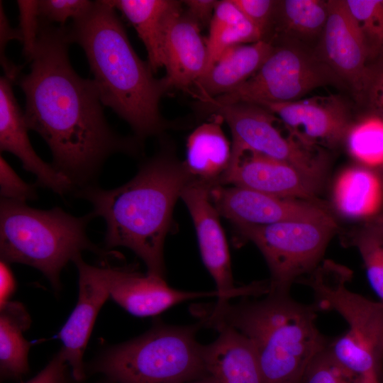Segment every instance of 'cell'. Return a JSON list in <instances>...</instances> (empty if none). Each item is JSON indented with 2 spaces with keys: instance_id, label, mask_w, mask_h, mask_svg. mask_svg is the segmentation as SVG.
<instances>
[{
  "instance_id": "obj_1",
  "label": "cell",
  "mask_w": 383,
  "mask_h": 383,
  "mask_svg": "<svg viewBox=\"0 0 383 383\" xmlns=\"http://www.w3.org/2000/svg\"><path fill=\"white\" fill-rule=\"evenodd\" d=\"M67 26L40 18L28 73L18 80L25 96L26 121L48 145L52 165L74 191L92 185L108 157L136 154L138 138L117 134L109 125L92 79L79 76L68 55Z\"/></svg>"
},
{
  "instance_id": "obj_2",
  "label": "cell",
  "mask_w": 383,
  "mask_h": 383,
  "mask_svg": "<svg viewBox=\"0 0 383 383\" xmlns=\"http://www.w3.org/2000/svg\"><path fill=\"white\" fill-rule=\"evenodd\" d=\"M195 178L184 162L162 149L144 162L126 184L112 189L89 185L74 191L88 201L106 225V247H125L145 264L148 273L164 278L163 248L174 204Z\"/></svg>"
},
{
  "instance_id": "obj_3",
  "label": "cell",
  "mask_w": 383,
  "mask_h": 383,
  "mask_svg": "<svg viewBox=\"0 0 383 383\" xmlns=\"http://www.w3.org/2000/svg\"><path fill=\"white\" fill-rule=\"evenodd\" d=\"M116 11L108 0L94 1L67 26V35L84 52L102 104L128 123L140 140L165 129L159 104L170 89L137 55Z\"/></svg>"
},
{
  "instance_id": "obj_4",
  "label": "cell",
  "mask_w": 383,
  "mask_h": 383,
  "mask_svg": "<svg viewBox=\"0 0 383 383\" xmlns=\"http://www.w3.org/2000/svg\"><path fill=\"white\" fill-rule=\"evenodd\" d=\"M201 326H228L250 342L264 383H301L313 357L329 344L318 329L316 302L304 304L289 294L268 293L261 300L196 305Z\"/></svg>"
},
{
  "instance_id": "obj_5",
  "label": "cell",
  "mask_w": 383,
  "mask_h": 383,
  "mask_svg": "<svg viewBox=\"0 0 383 383\" xmlns=\"http://www.w3.org/2000/svg\"><path fill=\"white\" fill-rule=\"evenodd\" d=\"M93 218L92 212L77 217L60 207L42 210L1 198V260L38 270L59 289L60 272L68 262L84 250L101 252L86 233Z\"/></svg>"
},
{
  "instance_id": "obj_6",
  "label": "cell",
  "mask_w": 383,
  "mask_h": 383,
  "mask_svg": "<svg viewBox=\"0 0 383 383\" xmlns=\"http://www.w3.org/2000/svg\"><path fill=\"white\" fill-rule=\"evenodd\" d=\"M352 276L347 267L325 260L296 282L312 289L321 311H337L349 326L344 335L328 345L334 358L356 376L379 377L383 362V303L349 290L347 284Z\"/></svg>"
},
{
  "instance_id": "obj_7",
  "label": "cell",
  "mask_w": 383,
  "mask_h": 383,
  "mask_svg": "<svg viewBox=\"0 0 383 383\" xmlns=\"http://www.w3.org/2000/svg\"><path fill=\"white\" fill-rule=\"evenodd\" d=\"M197 324L157 325L106 351L94 370L115 383H187L207 375Z\"/></svg>"
},
{
  "instance_id": "obj_8",
  "label": "cell",
  "mask_w": 383,
  "mask_h": 383,
  "mask_svg": "<svg viewBox=\"0 0 383 383\" xmlns=\"http://www.w3.org/2000/svg\"><path fill=\"white\" fill-rule=\"evenodd\" d=\"M238 235L254 243L270 272V292L289 294L292 284L320 263L337 228L331 216L313 221L268 225L233 224Z\"/></svg>"
},
{
  "instance_id": "obj_9",
  "label": "cell",
  "mask_w": 383,
  "mask_h": 383,
  "mask_svg": "<svg viewBox=\"0 0 383 383\" xmlns=\"http://www.w3.org/2000/svg\"><path fill=\"white\" fill-rule=\"evenodd\" d=\"M340 82L318 55L293 45L274 44L268 57L243 84L228 94L199 101V104L290 102L318 87Z\"/></svg>"
},
{
  "instance_id": "obj_10",
  "label": "cell",
  "mask_w": 383,
  "mask_h": 383,
  "mask_svg": "<svg viewBox=\"0 0 383 383\" xmlns=\"http://www.w3.org/2000/svg\"><path fill=\"white\" fill-rule=\"evenodd\" d=\"M206 113L222 117L232 134L231 161L245 152H253L290 164L324 179L327 161L319 148L299 142L282 121L265 108L239 102L225 105L200 104Z\"/></svg>"
},
{
  "instance_id": "obj_11",
  "label": "cell",
  "mask_w": 383,
  "mask_h": 383,
  "mask_svg": "<svg viewBox=\"0 0 383 383\" xmlns=\"http://www.w3.org/2000/svg\"><path fill=\"white\" fill-rule=\"evenodd\" d=\"M210 187L207 183L195 179L184 189L180 198L192 218L204 264L216 283L218 293L217 302H227L239 295L267 294L270 291L267 280L240 288L233 286L228 247L220 223V214L210 197Z\"/></svg>"
},
{
  "instance_id": "obj_12",
  "label": "cell",
  "mask_w": 383,
  "mask_h": 383,
  "mask_svg": "<svg viewBox=\"0 0 383 383\" xmlns=\"http://www.w3.org/2000/svg\"><path fill=\"white\" fill-rule=\"evenodd\" d=\"M209 194L220 216L233 224L268 225L331 216L318 202L279 197L237 186L213 185Z\"/></svg>"
},
{
  "instance_id": "obj_13",
  "label": "cell",
  "mask_w": 383,
  "mask_h": 383,
  "mask_svg": "<svg viewBox=\"0 0 383 383\" xmlns=\"http://www.w3.org/2000/svg\"><path fill=\"white\" fill-rule=\"evenodd\" d=\"M260 106L279 118L299 142L311 148L335 147L345 140L353 124L348 106L335 95Z\"/></svg>"
},
{
  "instance_id": "obj_14",
  "label": "cell",
  "mask_w": 383,
  "mask_h": 383,
  "mask_svg": "<svg viewBox=\"0 0 383 383\" xmlns=\"http://www.w3.org/2000/svg\"><path fill=\"white\" fill-rule=\"evenodd\" d=\"M323 181L287 162L245 152L231 161L219 185L231 184L279 197L317 202Z\"/></svg>"
},
{
  "instance_id": "obj_15",
  "label": "cell",
  "mask_w": 383,
  "mask_h": 383,
  "mask_svg": "<svg viewBox=\"0 0 383 383\" xmlns=\"http://www.w3.org/2000/svg\"><path fill=\"white\" fill-rule=\"evenodd\" d=\"M109 296L128 313L138 317L157 315L183 301L212 292H187L170 287L163 277L143 274L129 267H98Z\"/></svg>"
},
{
  "instance_id": "obj_16",
  "label": "cell",
  "mask_w": 383,
  "mask_h": 383,
  "mask_svg": "<svg viewBox=\"0 0 383 383\" xmlns=\"http://www.w3.org/2000/svg\"><path fill=\"white\" fill-rule=\"evenodd\" d=\"M318 56L357 96L367 70L369 57L345 0H328V16Z\"/></svg>"
},
{
  "instance_id": "obj_17",
  "label": "cell",
  "mask_w": 383,
  "mask_h": 383,
  "mask_svg": "<svg viewBox=\"0 0 383 383\" xmlns=\"http://www.w3.org/2000/svg\"><path fill=\"white\" fill-rule=\"evenodd\" d=\"M15 81L3 75L0 77V150L17 157L24 170L33 174L38 186L64 195L74 191L70 179L52 164L43 161L34 150L28 135L24 112L13 91Z\"/></svg>"
},
{
  "instance_id": "obj_18",
  "label": "cell",
  "mask_w": 383,
  "mask_h": 383,
  "mask_svg": "<svg viewBox=\"0 0 383 383\" xmlns=\"http://www.w3.org/2000/svg\"><path fill=\"white\" fill-rule=\"evenodd\" d=\"M79 273V296L74 310L59 333L61 351L74 379L84 378L83 355L97 314L109 298L99 267L78 256L73 261Z\"/></svg>"
},
{
  "instance_id": "obj_19",
  "label": "cell",
  "mask_w": 383,
  "mask_h": 383,
  "mask_svg": "<svg viewBox=\"0 0 383 383\" xmlns=\"http://www.w3.org/2000/svg\"><path fill=\"white\" fill-rule=\"evenodd\" d=\"M200 30V26L183 7L170 18L163 47L164 78L170 89L189 91L205 72L207 48Z\"/></svg>"
},
{
  "instance_id": "obj_20",
  "label": "cell",
  "mask_w": 383,
  "mask_h": 383,
  "mask_svg": "<svg viewBox=\"0 0 383 383\" xmlns=\"http://www.w3.org/2000/svg\"><path fill=\"white\" fill-rule=\"evenodd\" d=\"M217 338L204 345V360L207 374L217 383H264L254 349L237 330L221 326L216 328Z\"/></svg>"
},
{
  "instance_id": "obj_21",
  "label": "cell",
  "mask_w": 383,
  "mask_h": 383,
  "mask_svg": "<svg viewBox=\"0 0 383 383\" xmlns=\"http://www.w3.org/2000/svg\"><path fill=\"white\" fill-rule=\"evenodd\" d=\"M273 49L272 43L261 40L226 50L194 84L196 98L213 99L235 90L260 67Z\"/></svg>"
},
{
  "instance_id": "obj_22",
  "label": "cell",
  "mask_w": 383,
  "mask_h": 383,
  "mask_svg": "<svg viewBox=\"0 0 383 383\" xmlns=\"http://www.w3.org/2000/svg\"><path fill=\"white\" fill-rule=\"evenodd\" d=\"M223 119L213 114L189 135L184 162L190 174L210 186L219 184L228 170L232 145L222 129Z\"/></svg>"
},
{
  "instance_id": "obj_23",
  "label": "cell",
  "mask_w": 383,
  "mask_h": 383,
  "mask_svg": "<svg viewBox=\"0 0 383 383\" xmlns=\"http://www.w3.org/2000/svg\"><path fill=\"white\" fill-rule=\"evenodd\" d=\"M136 30L148 53L153 72L165 66L164 38L172 15L182 8L175 0H108Z\"/></svg>"
},
{
  "instance_id": "obj_24",
  "label": "cell",
  "mask_w": 383,
  "mask_h": 383,
  "mask_svg": "<svg viewBox=\"0 0 383 383\" xmlns=\"http://www.w3.org/2000/svg\"><path fill=\"white\" fill-rule=\"evenodd\" d=\"M378 174L367 167H352L337 178L333 187V203L338 211L350 218H370L375 215L382 196Z\"/></svg>"
},
{
  "instance_id": "obj_25",
  "label": "cell",
  "mask_w": 383,
  "mask_h": 383,
  "mask_svg": "<svg viewBox=\"0 0 383 383\" xmlns=\"http://www.w3.org/2000/svg\"><path fill=\"white\" fill-rule=\"evenodd\" d=\"M0 368L4 377L19 378L29 370L30 343L23 336L30 327V316L23 304L9 301L0 306Z\"/></svg>"
},
{
  "instance_id": "obj_26",
  "label": "cell",
  "mask_w": 383,
  "mask_h": 383,
  "mask_svg": "<svg viewBox=\"0 0 383 383\" xmlns=\"http://www.w3.org/2000/svg\"><path fill=\"white\" fill-rule=\"evenodd\" d=\"M261 40H263V35L260 30L240 12L231 0L218 1L209 23V33L206 42L207 65L204 74L226 50L235 45L253 43Z\"/></svg>"
},
{
  "instance_id": "obj_27",
  "label": "cell",
  "mask_w": 383,
  "mask_h": 383,
  "mask_svg": "<svg viewBox=\"0 0 383 383\" xmlns=\"http://www.w3.org/2000/svg\"><path fill=\"white\" fill-rule=\"evenodd\" d=\"M328 16V1H278L272 31L311 38L322 33Z\"/></svg>"
},
{
  "instance_id": "obj_28",
  "label": "cell",
  "mask_w": 383,
  "mask_h": 383,
  "mask_svg": "<svg viewBox=\"0 0 383 383\" xmlns=\"http://www.w3.org/2000/svg\"><path fill=\"white\" fill-rule=\"evenodd\" d=\"M351 155L367 166L383 165V121L368 116L352 124L345 137Z\"/></svg>"
},
{
  "instance_id": "obj_29",
  "label": "cell",
  "mask_w": 383,
  "mask_h": 383,
  "mask_svg": "<svg viewBox=\"0 0 383 383\" xmlns=\"http://www.w3.org/2000/svg\"><path fill=\"white\" fill-rule=\"evenodd\" d=\"M364 38L369 65L383 62V0H346Z\"/></svg>"
},
{
  "instance_id": "obj_30",
  "label": "cell",
  "mask_w": 383,
  "mask_h": 383,
  "mask_svg": "<svg viewBox=\"0 0 383 383\" xmlns=\"http://www.w3.org/2000/svg\"><path fill=\"white\" fill-rule=\"evenodd\" d=\"M348 243L358 250L369 282L383 303V238L360 228L350 234Z\"/></svg>"
},
{
  "instance_id": "obj_31",
  "label": "cell",
  "mask_w": 383,
  "mask_h": 383,
  "mask_svg": "<svg viewBox=\"0 0 383 383\" xmlns=\"http://www.w3.org/2000/svg\"><path fill=\"white\" fill-rule=\"evenodd\" d=\"M328 345L311 360L301 383H356L360 376L342 366L333 357Z\"/></svg>"
},
{
  "instance_id": "obj_32",
  "label": "cell",
  "mask_w": 383,
  "mask_h": 383,
  "mask_svg": "<svg viewBox=\"0 0 383 383\" xmlns=\"http://www.w3.org/2000/svg\"><path fill=\"white\" fill-rule=\"evenodd\" d=\"M17 5L23 53L28 60L31 61L35 51L40 27L38 1L18 0Z\"/></svg>"
},
{
  "instance_id": "obj_33",
  "label": "cell",
  "mask_w": 383,
  "mask_h": 383,
  "mask_svg": "<svg viewBox=\"0 0 383 383\" xmlns=\"http://www.w3.org/2000/svg\"><path fill=\"white\" fill-rule=\"evenodd\" d=\"M357 99L370 115L383 121V62L368 65Z\"/></svg>"
},
{
  "instance_id": "obj_34",
  "label": "cell",
  "mask_w": 383,
  "mask_h": 383,
  "mask_svg": "<svg viewBox=\"0 0 383 383\" xmlns=\"http://www.w3.org/2000/svg\"><path fill=\"white\" fill-rule=\"evenodd\" d=\"M89 0H40L38 1L40 18L48 23H60L65 26L67 20L73 21L84 16L92 6Z\"/></svg>"
},
{
  "instance_id": "obj_35",
  "label": "cell",
  "mask_w": 383,
  "mask_h": 383,
  "mask_svg": "<svg viewBox=\"0 0 383 383\" xmlns=\"http://www.w3.org/2000/svg\"><path fill=\"white\" fill-rule=\"evenodd\" d=\"M231 1L240 12L260 30L263 40L268 41L274 27L278 1Z\"/></svg>"
},
{
  "instance_id": "obj_36",
  "label": "cell",
  "mask_w": 383,
  "mask_h": 383,
  "mask_svg": "<svg viewBox=\"0 0 383 383\" xmlns=\"http://www.w3.org/2000/svg\"><path fill=\"white\" fill-rule=\"evenodd\" d=\"M1 198L26 203L37 198L35 185L24 182L6 160L0 157Z\"/></svg>"
},
{
  "instance_id": "obj_37",
  "label": "cell",
  "mask_w": 383,
  "mask_h": 383,
  "mask_svg": "<svg viewBox=\"0 0 383 383\" xmlns=\"http://www.w3.org/2000/svg\"><path fill=\"white\" fill-rule=\"evenodd\" d=\"M21 41V36L18 28H13L6 17L2 2L0 3V61L5 76L16 81L19 74L21 67L15 65L6 57L5 50L9 41L11 40Z\"/></svg>"
},
{
  "instance_id": "obj_38",
  "label": "cell",
  "mask_w": 383,
  "mask_h": 383,
  "mask_svg": "<svg viewBox=\"0 0 383 383\" xmlns=\"http://www.w3.org/2000/svg\"><path fill=\"white\" fill-rule=\"evenodd\" d=\"M67 365L60 350L43 370L24 383H65Z\"/></svg>"
},
{
  "instance_id": "obj_39",
  "label": "cell",
  "mask_w": 383,
  "mask_h": 383,
  "mask_svg": "<svg viewBox=\"0 0 383 383\" xmlns=\"http://www.w3.org/2000/svg\"><path fill=\"white\" fill-rule=\"evenodd\" d=\"M218 1L186 0L182 1L186 6V13L199 26L209 25Z\"/></svg>"
},
{
  "instance_id": "obj_40",
  "label": "cell",
  "mask_w": 383,
  "mask_h": 383,
  "mask_svg": "<svg viewBox=\"0 0 383 383\" xmlns=\"http://www.w3.org/2000/svg\"><path fill=\"white\" fill-rule=\"evenodd\" d=\"M9 263L1 260L0 262V306L10 301L16 289V280L9 265Z\"/></svg>"
},
{
  "instance_id": "obj_41",
  "label": "cell",
  "mask_w": 383,
  "mask_h": 383,
  "mask_svg": "<svg viewBox=\"0 0 383 383\" xmlns=\"http://www.w3.org/2000/svg\"><path fill=\"white\" fill-rule=\"evenodd\" d=\"M361 229L383 238V213L367 218Z\"/></svg>"
},
{
  "instance_id": "obj_42",
  "label": "cell",
  "mask_w": 383,
  "mask_h": 383,
  "mask_svg": "<svg viewBox=\"0 0 383 383\" xmlns=\"http://www.w3.org/2000/svg\"><path fill=\"white\" fill-rule=\"evenodd\" d=\"M356 383H380L379 377L375 374H367L360 376Z\"/></svg>"
},
{
  "instance_id": "obj_43",
  "label": "cell",
  "mask_w": 383,
  "mask_h": 383,
  "mask_svg": "<svg viewBox=\"0 0 383 383\" xmlns=\"http://www.w3.org/2000/svg\"><path fill=\"white\" fill-rule=\"evenodd\" d=\"M187 383H217L216 380L211 377L210 375L207 374L200 379L187 382Z\"/></svg>"
},
{
  "instance_id": "obj_44",
  "label": "cell",
  "mask_w": 383,
  "mask_h": 383,
  "mask_svg": "<svg viewBox=\"0 0 383 383\" xmlns=\"http://www.w3.org/2000/svg\"><path fill=\"white\" fill-rule=\"evenodd\" d=\"M383 186V165L380 166V172L378 174Z\"/></svg>"
}]
</instances>
